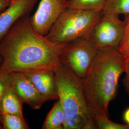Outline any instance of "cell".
<instances>
[{"label": "cell", "mask_w": 129, "mask_h": 129, "mask_svg": "<svg viewBox=\"0 0 129 129\" xmlns=\"http://www.w3.org/2000/svg\"><path fill=\"white\" fill-rule=\"evenodd\" d=\"M124 73L125 76L123 82L127 91L129 95V58H126Z\"/></svg>", "instance_id": "cell-18"}, {"label": "cell", "mask_w": 129, "mask_h": 129, "mask_svg": "<svg viewBox=\"0 0 129 129\" xmlns=\"http://www.w3.org/2000/svg\"><path fill=\"white\" fill-rule=\"evenodd\" d=\"M126 58L118 48L99 49L88 77L85 79L99 106L109 115L108 106L116 98Z\"/></svg>", "instance_id": "cell-3"}, {"label": "cell", "mask_w": 129, "mask_h": 129, "mask_svg": "<svg viewBox=\"0 0 129 129\" xmlns=\"http://www.w3.org/2000/svg\"><path fill=\"white\" fill-rule=\"evenodd\" d=\"M54 72L58 100L64 112V129H97L84 79L62 64Z\"/></svg>", "instance_id": "cell-2"}, {"label": "cell", "mask_w": 129, "mask_h": 129, "mask_svg": "<svg viewBox=\"0 0 129 129\" xmlns=\"http://www.w3.org/2000/svg\"><path fill=\"white\" fill-rule=\"evenodd\" d=\"M12 84L23 103L33 110H39L46 102L24 72L11 73Z\"/></svg>", "instance_id": "cell-8"}, {"label": "cell", "mask_w": 129, "mask_h": 129, "mask_svg": "<svg viewBox=\"0 0 129 129\" xmlns=\"http://www.w3.org/2000/svg\"><path fill=\"white\" fill-rule=\"evenodd\" d=\"M3 129H30L23 116L7 113H0Z\"/></svg>", "instance_id": "cell-13"}, {"label": "cell", "mask_w": 129, "mask_h": 129, "mask_svg": "<svg viewBox=\"0 0 129 129\" xmlns=\"http://www.w3.org/2000/svg\"><path fill=\"white\" fill-rule=\"evenodd\" d=\"M64 110L60 101L58 99L46 116L42 129H64Z\"/></svg>", "instance_id": "cell-12"}, {"label": "cell", "mask_w": 129, "mask_h": 129, "mask_svg": "<svg viewBox=\"0 0 129 129\" xmlns=\"http://www.w3.org/2000/svg\"><path fill=\"white\" fill-rule=\"evenodd\" d=\"M38 0H12L9 5L0 13V41L15 23L29 15Z\"/></svg>", "instance_id": "cell-9"}, {"label": "cell", "mask_w": 129, "mask_h": 129, "mask_svg": "<svg viewBox=\"0 0 129 129\" xmlns=\"http://www.w3.org/2000/svg\"><path fill=\"white\" fill-rule=\"evenodd\" d=\"M108 0H68V8L102 11Z\"/></svg>", "instance_id": "cell-15"}, {"label": "cell", "mask_w": 129, "mask_h": 129, "mask_svg": "<svg viewBox=\"0 0 129 129\" xmlns=\"http://www.w3.org/2000/svg\"><path fill=\"white\" fill-rule=\"evenodd\" d=\"M68 8V0H41L36 12L30 17L33 28L46 36Z\"/></svg>", "instance_id": "cell-7"}, {"label": "cell", "mask_w": 129, "mask_h": 129, "mask_svg": "<svg viewBox=\"0 0 129 129\" xmlns=\"http://www.w3.org/2000/svg\"><path fill=\"white\" fill-rule=\"evenodd\" d=\"M11 1L12 0H0V13L9 5Z\"/></svg>", "instance_id": "cell-19"}, {"label": "cell", "mask_w": 129, "mask_h": 129, "mask_svg": "<svg viewBox=\"0 0 129 129\" xmlns=\"http://www.w3.org/2000/svg\"><path fill=\"white\" fill-rule=\"evenodd\" d=\"M89 36L67 44L60 55L61 64L82 79L88 77L99 51Z\"/></svg>", "instance_id": "cell-5"}, {"label": "cell", "mask_w": 129, "mask_h": 129, "mask_svg": "<svg viewBox=\"0 0 129 129\" xmlns=\"http://www.w3.org/2000/svg\"><path fill=\"white\" fill-rule=\"evenodd\" d=\"M124 16V30L118 49L126 58H129V15Z\"/></svg>", "instance_id": "cell-16"}, {"label": "cell", "mask_w": 129, "mask_h": 129, "mask_svg": "<svg viewBox=\"0 0 129 129\" xmlns=\"http://www.w3.org/2000/svg\"><path fill=\"white\" fill-rule=\"evenodd\" d=\"M102 11L68 8L45 36L50 41L69 44L90 35L102 16Z\"/></svg>", "instance_id": "cell-4"}, {"label": "cell", "mask_w": 129, "mask_h": 129, "mask_svg": "<svg viewBox=\"0 0 129 129\" xmlns=\"http://www.w3.org/2000/svg\"><path fill=\"white\" fill-rule=\"evenodd\" d=\"M24 73L46 102L58 99L54 71L38 69Z\"/></svg>", "instance_id": "cell-10"}, {"label": "cell", "mask_w": 129, "mask_h": 129, "mask_svg": "<svg viewBox=\"0 0 129 129\" xmlns=\"http://www.w3.org/2000/svg\"><path fill=\"white\" fill-rule=\"evenodd\" d=\"M2 61H3V59H2V57H0V66H1V64H2Z\"/></svg>", "instance_id": "cell-22"}, {"label": "cell", "mask_w": 129, "mask_h": 129, "mask_svg": "<svg viewBox=\"0 0 129 129\" xmlns=\"http://www.w3.org/2000/svg\"><path fill=\"white\" fill-rule=\"evenodd\" d=\"M0 129H3V126L2 124V122H1V117H0Z\"/></svg>", "instance_id": "cell-21"}, {"label": "cell", "mask_w": 129, "mask_h": 129, "mask_svg": "<svg viewBox=\"0 0 129 129\" xmlns=\"http://www.w3.org/2000/svg\"><path fill=\"white\" fill-rule=\"evenodd\" d=\"M67 44L48 40L33 28L30 14L19 19L0 41V71L7 73L38 69L55 71Z\"/></svg>", "instance_id": "cell-1"}, {"label": "cell", "mask_w": 129, "mask_h": 129, "mask_svg": "<svg viewBox=\"0 0 129 129\" xmlns=\"http://www.w3.org/2000/svg\"><path fill=\"white\" fill-rule=\"evenodd\" d=\"M123 118L127 124L129 125V108L127 109L124 113Z\"/></svg>", "instance_id": "cell-20"}, {"label": "cell", "mask_w": 129, "mask_h": 129, "mask_svg": "<svg viewBox=\"0 0 129 129\" xmlns=\"http://www.w3.org/2000/svg\"><path fill=\"white\" fill-rule=\"evenodd\" d=\"M125 24L124 21L121 20L119 16L103 14L89 36L99 49H118Z\"/></svg>", "instance_id": "cell-6"}, {"label": "cell", "mask_w": 129, "mask_h": 129, "mask_svg": "<svg viewBox=\"0 0 129 129\" xmlns=\"http://www.w3.org/2000/svg\"><path fill=\"white\" fill-rule=\"evenodd\" d=\"M12 84V78L10 73L0 71V107L2 98L7 88Z\"/></svg>", "instance_id": "cell-17"}, {"label": "cell", "mask_w": 129, "mask_h": 129, "mask_svg": "<svg viewBox=\"0 0 129 129\" xmlns=\"http://www.w3.org/2000/svg\"><path fill=\"white\" fill-rule=\"evenodd\" d=\"M102 13L119 16L129 15V0H108Z\"/></svg>", "instance_id": "cell-14"}, {"label": "cell", "mask_w": 129, "mask_h": 129, "mask_svg": "<svg viewBox=\"0 0 129 129\" xmlns=\"http://www.w3.org/2000/svg\"><path fill=\"white\" fill-rule=\"evenodd\" d=\"M23 104L11 84L6 89L2 98L0 113H7L23 116Z\"/></svg>", "instance_id": "cell-11"}]
</instances>
